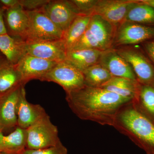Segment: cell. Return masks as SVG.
<instances>
[{
    "mask_svg": "<svg viewBox=\"0 0 154 154\" xmlns=\"http://www.w3.org/2000/svg\"><path fill=\"white\" fill-rule=\"evenodd\" d=\"M139 2L154 8V0H140Z\"/></svg>",
    "mask_w": 154,
    "mask_h": 154,
    "instance_id": "32",
    "label": "cell"
},
{
    "mask_svg": "<svg viewBox=\"0 0 154 154\" xmlns=\"http://www.w3.org/2000/svg\"><path fill=\"white\" fill-rule=\"evenodd\" d=\"M66 100L80 119L111 126L122 108L133 102L104 88L86 85L66 94Z\"/></svg>",
    "mask_w": 154,
    "mask_h": 154,
    "instance_id": "1",
    "label": "cell"
},
{
    "mask_svg": "<svg viewBox=\"0 0 154 154\" xmlns=\"http://www.w3.org/2000/svg\"><path fill=\"white\" fill-rule=\"evenodd\" d=\"M49 0H19V4L26 11H34L41 9Z\"/></svg>",
    "mask_w": 154,
    "mask_h": 154,
    "instance_id": "28",
    "label": "cell"
},
{
    "mask_svg": "<svg viewBox=\"0 0 154 154\" xmlns=\"http://www.w3.org/2000/svg\"><path fill=\"white\" fill-rule=\"evenodd\" d=\"M154 37V27L124 22L120 25L116 36L119 45L137 44Z\"/></svg>",
    "mask_w": 154,
    "mask_h": 154,
    "instance_id": "11",
    "label": "cell"
},
{
    "mask_svg": "<svg viewBox=\"0 0 154 154\" xmlns=\"http://www.w3.org/2000/svg\"><path fill=\"white\" fill-rule=\"evenodd\" d=\"M85 85L100 88L113 77L108 71L98 63L82 72Z\"/></svg>",
    "mask_w": 154,
    "mask_h": 154,
    "instance_id": "24",
    "label": "cell"
},
{
    "mask_svg": "<svg viewBox=\"0 0 154 154\" xmlns=\"http://www.w3.org/2000/svg\"><path fill=\"white\" fill-rule=\"evenodd\" d=\"M80 15L92 16L96 0H72L70 1Z\"/></svg>",
    "mask_w": 154,
    "mask_h": 154,
    "instance_id": "27",
    "label": "cell"
},
{
    "mask_svg": "<svg viewBox=\"0 0 154 154\" xmlns=\"http://www.w3.org/2000/svg\"><path fill=\"white\" fill-rule=\"evenodd\" d=\"M27 147V131L17 126L8 135L0 132V153L7 154H20Z\"/></svg>",
    "mask_w": 154,
    "mask_h": 154,
    "instance_id": "19",
    "label": "cell"
},
{
    "mask_svg": "<svg viewBox=\"0 0 154 154\" xmlns=\"http://www.w3.org/2000/svg\"><path fill=\"white\" fill-rule=\"evenodd\" d=\"M124 22L154 24V8L136 1L128 12Z\"/></svg>",
    "mask_w": 154,
    "mask_h": 154,
    "instance_id": "23",
    "label": "cell"
},
{
    "mask_svg": "<svg viewBox=\"0 0 154 154\" xmlns=\"http://www.w3.org/2000/svg\"><path fill=\"white\" fill-rule=\"evenodd\" d=\"M27 11L29 25L25 41H50L63 39V32L41 9Z\"/></svg>",
    "mask_w": 154,
    "mask_h": 154,
    "instance_id": "4",
    "label": "cell"
},
{
    "mask_svg": "<svg viewBox=\"0 0 154 154\" xmlns=\"http://www.w3.org/2000/svg\"><path fill=\"white\" fill-rule=\"evenodd\" d=\"M25 49L26 54L46 60L59 63L66 59L67 49L63 39L50 41H25Z\"/></svg>",
    "mask_w": 154,
    "mask_h": 154,
    "instance_id": "7",
    "label": "cell"
},
{
    "mask_svg": "<svg viewBox=\"0 0 154 154\" xmlns=\"http://www.w3.org/2000/svg\"><path fill=\"white\" fill-rule=\"evenodd\" d=\"M117 51L131 66L140 84L154 87V68L144 56L134 50Z\"/></svg>",
    "mask_w": 154,
    "mask_h": 154,
    "instance_id": "10",
    "label": "cell"
},
{
    "mask_svg": "<svg viewBox=\"0 0 154 154\" xmlns=\"http://www.w3.org/2000/svg\"><path fill=\"white\" fill-rule=\"evenodd\" d=\"M19 0H0V4L5 9L11 8L19 5Z\"/></svg>",
    "mask_w": 154,
    "mask_h": 154,
    "instance_id": "30",
    "label": "cell"
},
{
    "mask_svg": "<svg viewBox=\"0 0 154 154\" xmlns=\"http://www.w3.org/2000/svg\"><path fill=\"white\" fill-rule=\"evenodd\" d=\"M0 154H7L3 153H0Z\"/></svg>",
    "mask_w": 154,
    "mask_h": 154,
    "instance_id": "35",
    "label": "cell"
},
{
    "mask_svg": "<svg viewBox=\"0 0 154 154\" xmlns=\"http://www.w3.org/2000/svg\"><path fill=\"white\" fill-rule=\"evenodd\" d=\"M4 20L8 34L25 41L29 25L28 11L19 5L6 9Z\"/></svg>",
    "mask_w": 154,
    "mask_h": 154,
    "instance_id": "14",
    "label": "cell"
},
{
    "mask_svg": "<svg viewBox=\"0 0 154 154\" xmlns=\"http://www.w3.org/2000/svg\"><path fill=\"white\" fill-rule=\"evenodd\" d=\"M3 130H4V129H3L1 121H0V132H1V131H3Z\"/></svg>",
    "mask_w": 154,
    "mask_h": 154,
    "instance_id": "34",
    "label": "cell"
},
{
    "mask_svg": "<svg viewBox=\"0 0 154 154\" xmlns=\"http://www.w3.org/2000/svg\"><path fill=\"white\" fill-rule=\"evenodd\" d=\"M41 10L64 33L80 15L70 1L49 0Z\"/></svg>",
    "mask_w": 154,
    "mask_h": 154,
    "instance_id": "6",
    "label": "cell"
},
{
    "mask_svg": "<svg viewBox=\"0 0 154 154\" xmlns=\"http://www.w3.org/2000/svg\"><path fill=\"white\" fill-rule=\"evenodd\" d=\"M102 52L96 49L71 50L67 51L65 60L83 72L98 63Z\"/></svg>",
    "mask_w": 154,
    "mask_h": 154,
    "instance_id": "20",
    "label": "cell"
},
{
    "mask_svg": "<svg viewBox=\"0 0 154 154\" xmlns=\"http://www.w3.org/2000/svg\"><path fill=\"white\" fill-rule=\"evenodd\" d=\"M133 102L154 123V87L140 85L137 102Z\"/></svg>",
    "mask_w": 154,
    "mask_h": 154,
    "instance_id": "25",
    "label": "cell"
},
{
    "mask_svg": "<svg viewBox=\"0 0 154 154\" xmlns=\"http://www.w3.org/2000/svg\"><path fill=\"white\" fill-rule=\"evenodd\" d=\"M25 41L22 38L8 34L0 35V52L13 64L18 63L25 55Z\"/></svg>",
    "mask_w": 154,
    "mask_h": 154,
    "instance_id": "21",
    "label": "cell"
},
{
    "mask_svg": "<svg viewBox=\"0 0 154 154\" xmlns=\"http://www.w3.org/2000/svg\"><path fill=\"white\" fill-rule=\"evenodd\" d=\"M66 148L62 142L54 146L47 148L39 149H26L20 154H67Z\"/></svg>",
    "mask_w": 154,
    "mask_h": 154,
    "instance_id": "26",
    "label": "cell"
},
{
    "mask_svg": "<svg viewBox=\"0 0 154 154\" xmlns=\"http://www.w3.org/2000/svg\"><path fill=\"white\" fill-rule=\"evenodd\" d=\"M5 10V8L0 6V35L8 34L4 20V14Z\"/></svg>",
    "mask_w": 154,
    "mask_h": 154,
    "instance_id": "29",
    "label": "cell"
},
{
    "mask_svg": "<svg viewBox=\"0 0 154 154\" xmlns=\"http://www.w3.org/2000/svg\"><path fill=\"white\" fill-rule=\"evenodd\" d=\"M46 114L41 105L31 104L27 101L25 85H22L17 104V126L27 129Z\"/></svg>",
    "mask_w": 154,
    "mask_h": 154,
    "instance_id": "13",
    "label": "cell"
},
{
    "mask_svg": "<svg viewBox=\"0 0 154 154\" xmlns=\"http://www.w3.org/2000/svg\"><path fill=\"white\" fill-rule=\"evenodd\" d=\"M140 84L137 81L113 77L111 79L100 88L131 99L133 102H137L139 94Z\"/></svg>",
    "mask_w": 154,
    "mask_h": 154,
    "instance_id": "17",
    "label": "cell"
},
{
    "mask_svg": "<svg viewBox=\"0 0 154 154\" xmlns=\"http://www.w3.org/2000/svg\"><path fill=\"white\" fill-rule=\"evenodd\" d=\"M113 127L129 138L146 154H154V123L133 102L120 110Z\"/></svg>",
    "mask_w": 154,
    "mask_h": 154,
    "instance_id": "2",
    "label": "cell"
},
{
    "mask_svg": "<svg viewBox=\"0 0 154 154\" xmlns=\"http://www.w3.org/2000/svg\"><path fill=\"white\" fill-rule=\"evenodd\" d=\"M115 27L99 15L91 16L88 28L102 51L110 49L115 36Z\"/></svg>",
    "mask_w": 154,
    "mask_h": 154,
    "instance_id": "15",
    "label": "cell"
},
{
    "mask_svg": "<svg viewBox=\"0 0 154 154\" xmlns=\"http://www.w3.org/2000/svg\"><path fill=\"white\" fill-rule=\"evenodd\" d=\"M135 1L96 0L92 15H99L114 26L121 25L124 22L128 12Z\"/></svg>",
    "mask_w": 154,
    "mask_h": 154,
    "instance_id": "8",
    "label": "cell"
},
{
    "mask_svg": "<svg viewBox=\"0 0 154 154\" xmlns=\"http://www.w3.org/2000/svg\"><path fill=\"white\" fill-rule=\"evenodd\" d=\"M41 81L57 83L63 88L66 94L85 86L82 72L66 60L58 63Z\"/></svg>",
    "mask_w": 154,
    "mask_h": 154,
    "instance_id": "5",
    "label": "cell"
},
{
    "mask_svg": "<svg viewBox=\"0 0 154 154\" xmlns=\"http://www.w3.org/2000/svg\"><path fill=\"white\" fill-rule=\"evenodd\" d=\"M22 85V77L16 65L5 58L0 61V97Z\"/></svg>",
    "mask_w": 154,
    "mask_h": 154,
    "instance_id": "18",
    "label": "cell"
},
{
    "mask_svg": "<svg viewBox=\"0 0 154 154\" xmlns=\"http://www.w3.org/2000/svg\"><path fill=\"white\" fill-rule=\"evenodd\" d=\"M22 85L0 97V121L4 129L18 125L17 107Z\"/></svg>",
    "mask_w": 154,
    "mask_h": 154,
    "instance_id": "16",
    "label": "cell"
},
{
    "mask_svg": "<svg viewBox=\"0 0 154 154\" xmlns=\"http://www.w3.org/2000/svg\"><path fill=\"white\" fill-rule=\"evenodd\" d=\"M91 16L79 15L64 33L62 39L65 45L67 51L72 47L85 33L90 23Z\"/></svg>",
    "mask_w": 154,
    "mask_h": 154,
    "instance_id": "22",
    "label": "cell"
},
{
    "mask_svg": "<svg viewBox=\"0 0 154 154\" xmlns=\"http://www.w3.org/2000/svg\"><path fill=\"white\" fill-rule=\"evenodd\" d=\"M145 48L149 56L154 62V41L147 43Z\"/></svg>",
    "mask_w": 154,
    "mask_h": 154,
    "instance_id": "31",
    "label": "cell"
},
{
    "mask_svg": "<svg viewBox=\"0 0 154 154\" xmlns=\"http://www.w3.org/2000/svg\"><path fill=\"white\" fill-rule=\"evenodd\" d=\"M57 63L26 54L16 66L22 77V83L25 85L30 80L38 79L41 81Z\"/></svg>",
    "mask_w": 154,
    "mask_h": 154,
    "instance_id": "9",
    "label": "cell"
},
{
    "mask_svg": "<svg viewBox=\"0 0 154 154\" xmlns=\"http://www.w3.org/2000/svg\"><path fill=\"white\" fill-rule=\"evenodd\" d=\"M98 63L105 67L113 77L137 81L131 66L119 54L117 51L110 48L103 51Z\"/></svg>",
    "mask_w": 154,
    "mask_h": 154,
    "instance_id": "12",
    "label": "cell"
},
{
    "mask_svg": "<svg viewBox=\"0 0 154 154\" xmlns=\"http://www.w3.org/2000/svg\"><path fill=\"white\" fill-rule=\"evenodd\" d=\"M5 58V57L4 56V55H3V54L1 53V52H0V61L2 60L4 58Z\"/></svg>",
    "mask_w": 154,
    "mask_h": 154,
    "instance_id": "33",
    "label": "cell"
},
{
    "mask_svg": "<svg viewBox=\"0 0 154 154\" xmlns=\"http://www.w3.org/2000/svg\"><path fill=\"white\" fill-rule=\"evenodd\" d=\"M27 147L29 149H39L54 146L61 142L57 127L46 114L26 129Z\"/></svg>",
    "mask_w": 154,
    "mask_h": 154,
    "instance_id": "3",
    "label": "cell"
}]
</instances>
